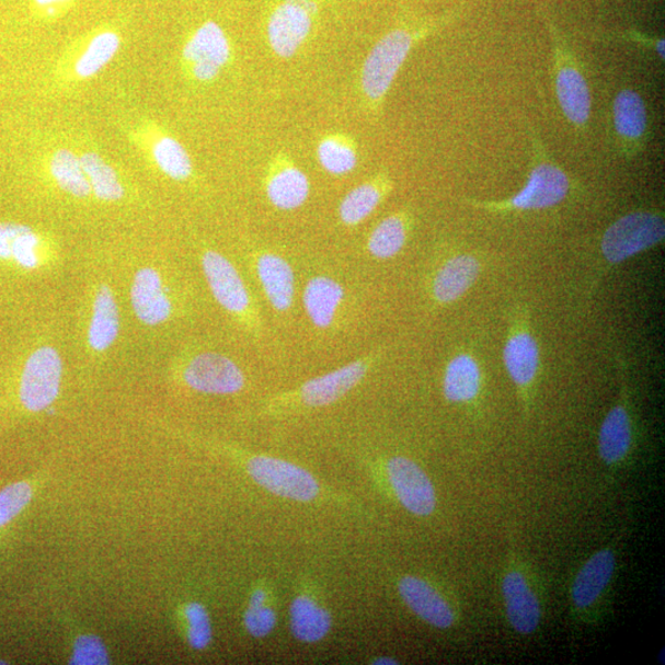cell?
<instances>
[{
  "instance_id": "cell-1",
  "label": "cell",
  "mask_w": 665,
  "mask_h": 665,
  "mask_svg": "<svg viewBox=\"0 0 665 665\" xmlns=\"http://www.w3.org/2000/svg\"><path fill=\"white\" fill-rule=\"evenodd\" d=\"M503 363L521 403L525 409H529L538 386L542 357L531 323L530 309L526 303L515 305L509 313Z\"/></svg>"
},
{
  "instance_id": "cell-2",
  "label": "cell",
  "mask_w": 665,
  "mask_h": 665,
  "mask_svg": "<svg viewBox=\"0 0 665 665\" xmlns=\"http://www.w3.org/2000/svg\"><path fill=\"white\" fill-rule=\"evenodd\" d=\"M665 238L664 216L660 211H634L618 218L601 236L600 273H607L632 257L653 250Z\"/></svg>"
},
{
  "instance_id": "cell-3",
  "label": "cell",
  "mask_w": 665,
  "mask_h": 665,
  "mask_svg": "<svg viewBox=\"0 0 665 665\" xmlns=\"http://www.w3.org/2000/svg\"><path fill=\"white\" fill-rule=\"evenodd\" d=\"M381 359L380 352H371L345 364L337 369L313 377L297 389L277 397L276 406H301V409H321L343 399L356 389Z\"/></svg>"
},
{
  "instance_id": "cell-4",
  "label": "cell",
  "mask_w": 665,
  "mask_h": 665,
  "mask_svg": "<svg viewBox=\"0 0 665 665\" xmlns=\"http://www.w3.org/2000/svg\"><path fill=\"white\" fill-rule=\"evenodd\" d=\"M422 34L409 28H394L372 47L362 72V88L367 102L379 105L383 101Z\"/></svg>"
},
{
  "instance_id": "cell-5",
  "label": "cell",
  "mask_w": 665,
  "mask_h": 665,
  "mask_svg": "<svg viewBox=\"0 0 665 665\" xmlns=\"http://www.w3.org/2000/svg\"><path fill=\"white\" fill-rule=\"evenodd\" d=\"M571 188V179L562 168L541 162L531 169L521 191L512 197L502 202H471V205L495 214L539 211L563 203Z\"/></svg>"
},
{
  "instance_id": "cell-6",
  "label": "cell",
  "mask_w": 665,
  "mask_h": 665,
  "mask_svg": "<svg viewBox=\"0 0 665 665\" xmlns=\"http://www.w3.org/2000/svg\"><path fill=\"white\" fill-rule=\"evenodd\" d=\"M200 263L216 302L246 329H256L260 325V317L256 314L251 293L236 265L215 250H204Z\"/></svg>"
},
{
  "instance_id": "cell-7",
  "label": "cell",
  "mask_w": 665,
  "mask_h": 665,
  "mask_svg": "<svg viewBox=\"0 0 665 665\" xmlns=\"http://www.w3.org/2000/svg\"><path fill=\"white\" fill-rule=\"evenodd\" d=\"M64 380V360L54 346L37 347L20 376L19 400L30 413H42L57 401Z\"/></svg>"
},
{
  "instance_id": "cell-8",
  "label": "cell",
  "mask_w": 665,
  "mask_h": 665,
  "mask_svg": "<svg viewBox=\"0 0 665 665\" xmlns=\"http://www.w3.org/2000/svg\"><path fill=\"white\" fill-rule=\"evenodd\" d=\"M252 480L277 497L311 502L319 497L320 484L309 471L272 456L253 455L245 460Z\"/></svg>"
},
{
  "instance_id": "cell-9",
  "label": "cell",
  "mask_w": 665,
  "mask_h": 665,
  "mask_svg": "<svg viewBox=\"0 0 665 665\" xmlns=\"http://www.w3.org/2000/svg\"><path fill=\"white\" fill-rule=\"evenodd\" d=\"M181 377L188 389L205 394H234L246 385L242 367L230 356L217 352L187 355L181 366Z\"/></svg>"
},
{
  "instance_id": "cell-10",
  "label": "cell",
  "mask_w": 665,
  "mask_h": 665,
  "mask_svg": "<svg viewBox=\"0 0 665 665\" xmlns=\"http://www.w3.org/2000/svg\"><path fill=\"white\" fill-rule=\"evenodd\" d=\"M319 12V0H280L266 25L273 51L282 58L295 56L309 38Z\"/></svg>"
},
{
  "instance_id": "cell-11",
  "label": "cell",
  "mask_w": 665,
  "mask_h": 665,
  "mask_svg": "<svg viewBox=\"0 0 665 665\" xmlns=\"http://www.w3.org/2000/svg\"><path fill=\"white\" fill-rule=\"evenodd\" d=\"M173 287L157 266L144 265L135 271L130 284V303L138 320L150 329L171 321L176 311Z\"/></svg>"
},
{
  "instance_id": "cell-12",
  "label": "cell",
  "mask_w": 665,
  "mask_h": 665,
  "mask_svg": "<svg viewBox=\"0 0 665 665\" xmlns=\"http://www.w3.org/2000/svg\"><path fill=\"white\" fill-rule=\"evenodd\" d=\"M615 359L620 382L619 400L605 416L598 438L600 458L608 465H618L627 459L633 445L628 362L620 352Z\"/></svg>"
},
{
  "instance_id": "cell-13",
  "label": "cell",
  "mask_w": 665,
  "mask_h": 665,
  "mask_svg": "<svg viewBox=\"0 0 665 665\" xmlns=\"http://www.w3.org/2000/svg\"><path fill=\"white\" fill-rule=\"evenodd\" d=\"M183 58L191 65L193 77L198 82H213L230 61L231 44L225 30L208 20L187 38Z\"/></svg>"
},
{
  "instance_id": "cell-14",
  "label": "cell",
  "mask_w": 665,
  "mask_h": 665,
  "mask_svg": "<svg viewBox=\"0 0 665 665\" xmlns=\"http://www.w3.org/2000/svg\"><path fill=\"white\" fill-rule=\"evenodd\" d=\"M483 261L473 253L452 254L432 274L428 291L431 301L438 307L459 302L479 282Z\"/></svg>"
},
{
  "instance_id": "cell-15",
  "label": "cell",
  "mask_w": 665,
  "mask_h": 665,
  "mask_svg": "<svg viewBox=\"0 0 665 665\" xmlns=\"http://www.w3.org/2000/svg\"><path fill=\"white\" fill-rule=\"evenodd\" d=\"M386 471L397 500L406 511L419 516L434 513L435 489L419 463L404 456H393L387 461Z\"/></svg>"
},
{
  "instance_id": "cell-16",
  "label": "cell",
  "mask_w": 665,
  "mask_h": 665,
  "mask_svg": "<svg viewBox=\"0 0 665 665\" xmlns=\"http://www.w3.org/2000/svg\"><path fill=\"white\" fill-rule=\"evenodd\" d=\"M84 341L95 355L111 352L122 334V311L115 291L106 284L95 287L89 303Z\"/></svg>"
},
{
  "instance_id": "cell-17",
  "label": "cell",
  "mask_w": 665,
  "mask_h": 665,
  "mask_svg": "<svg viewBox=\"0 0 665 665\" xmlns=\"http://www.w3.org/2000/svg\"><path fill=\"white\" fill-rule=\"evenodd\" d=\"M254 271L265 299L277 313H289L295 303L296 275L280 254L262 251L254 255Z\"/></svg>"
},
{
  "instance_id": "cell-18",
  "label": "cell",
  "mask_w": 665,
  "mask_h": 665,
  "mask_svg": "<svg viewBox=\"0 0 665 665\" xmlns=\"http://www.w3.org/2000/svg\"><path fill=\"white\" fill-rule=\"evenodd\" d=\"M311 185L306 173L289 157L277 156L265 179V194L283 211L301 207L309 198Z\"/></svg>"
},
{
  "instance_id": "cell-19",
  "label": "cell",
  "mask_w": 665,
  "mask_h": 665,
  "mask_svg": "<svg viewBox=\"0 0 665 665\" xmlns=\"http://www.w3.org/2000/svg\"><path fill=\"white\" fill-rule=\"evenodd\" d=\"M484 372L474 353L456 352L446 362L443 374V393L446 401L455 404H472L480 399Z\"/></svg>"
},
{
  "instance_id": "cell-20",
  "label": "cell",
  "mask_w": 665,
  "mask_h": 665,
  "mask_svg": "<svg viewBox=\"0 0 665 665\" xmlns=\"http://www.w3.org/2000/svg\"><path fill=\"white\" fill-rule=\"evenodd\" d=\"M502 592L513 629L521 634L535 632L541 621V604L525 573L519 570L506 573Z\"/></svg>"
},
{
  "instance_id": "cell-21",
  "label": "cell",
  "mask_w": 665,
  "mask_h": 665,
  "mask_svg": "<svg viewBox=\"0 0 665 665\" xmlns=\"http://www.w3.org/2000/svg\"><path fill=\"white\" fill-rule=\"evenodd\" d=\"M402 600L420 619L440 630L450 629L455 614L443 594L415 575H404L399 582Z\"/></svg>"
},
{
  "instance_id": "cell-22",
  "label": "cell",
  "mask_w": 665,
  "mask_h": 665,
  "mask_svg": "<svg viewBox=\"0 0 665 665\" xmlns=\"http://www.w3.org/2000/svg\"><path fill=\"white\" fill-rule=\"evenodd\" d=\"M0 261L26 272L39 270L46 261L43 237L26 225L0 222Z\"/></svg>"
},
{
  "instance_id": "cell-23",
  "label": "cell",
  "mask_w": 665,
  "mask_h": 665,
  "mask_svg": "<svg viewBox=\"0 0 665 665\" xmlns=\"http://www.w3.org/2000/svg\"><path fill=\"white\" fill-rule=\"evenodd\" d=\"M303 309L317 330H330L345 300L344 287L333 277L314 275L303 290Z\"/></svg>"
},
{
  "instance_id": "cell-24",
  "label": "cell",
  "mask_w": 665,
  "mask_h": 665,
  "mask_svg": "<svg viewBox=\"0 0 665 665\" xmlns=\"http://www.w3.org/2000/svg\"><path fill=\"white\" fill-rule=\"evenodd\" d=\"M555 96L563 115L575 126L588 123L592 113L591 89L574 65H561L555 71Z\"/></svg>"
},
{
  "instance_id": "cell-25",
  "label": "cell",
  "mask_w": 665,
  "mask_h": 665,
  "mask_svg": "<svg viewBox=\"0 0 665 665\" xmlns=\"http://www.w3.org/2000/svg\"><path fill=\"white\" fill-rule=\"evenodd\" d=\"M615 565V554L611 550H601L585 562L573 582L572 599L578 609H588L601 597L611 582Z\"/></svg>"
},
{
  "instance_id": "cell-26",
  "label": "cell",
  "mask_w": 665,
  "mask_h": 665,
  "mask_svg": "<svg viewBox=\"0 0 665 665\" xmlns=\"http://www.w3.org/2000/svg\"><path fill=\"white\" fill-rule=\"evenodd\" d=\"M393 187L389 175L381 173L357 185L347 193L340 205V218L346 226H357L367 220L389 196Z\"/></svg>"
},
{
  "instance_id": "cell-27",
  "label": "cell",
  "mask_w": 665,
  "mask_h": 665,
  "mask_svg": "<svg viewBox=\"0 0 665 665\" xmlns=\"http://www.w3.org/2000/svg\"><path fill=\"white\" fill-rule=\"evenodd\" d=\"M412 216L406 211L391 214L377 225L367 240V251L377 261H390L409 242Z\"/></svg>"
},
{
  "instance_id": "cell-28",
  "label": "cell",
  "mask_w": 665,
  "mask_h": 665,
  "mask_svg": "<svg viewBox=\"0 0 665 665\" xmlns=\"http://www.w3.org/2000/svg\"><path fill=\"white\" fill-rule=\"evenodd\" d=\"M290 619L294 637L306 643L322 641L332 629L330 611L309 595H299L294 599Z\"/></svg>"
},
{
  "instance_id": "cell-29",
  "label": "cell",
  "mask_w": 665,
  "mask_h": 665,
  "mask_svg": "<svg viewBox=\"0 0 665 665\" xmlns=\"http://www.w3.org/2000/svg\"><path fill=\"white\" fill-rule=\"evenodd\" d=\"M615 130L624 141L638 142L647 131L649 116L642 96L624 89L615 98L612 105Z\"/></svg>"
},
{
  "instance_id": "cell-30",
  "label": "cell",
  "mask_w": 665,
  "mask_h": 665,
  "mask_svg": "<svg viewBox=\"0 0 665 665\" xmlns=\"http://www.w3.org/2000/svg\"><path fill=\"white\" fill-rule=\"evenodd\" d=\"M122 47V37L114 28H102L88 39L81 56L74 65V72L79 78L89 79L113 61Z\"/></svg>"
},
{
  "instance_id": "cell-31",
  "label": "cell",
  "mask_w": 665,
  "mask_h": 665,
  "mask_svg": "<svg viewBox=\"0 0 665 665\" xmlns=\"http://www.w3.org/2000/svg\"><path fill=\"white\" fill-rule=\"evenodd\" d=\"M48 168L59 191L76 198H87L93 195L81 156H77L67 148H61L53 154Z\"/></svg>"
},
{
  "instance_id": "cell-32",
  "label": "cell",
  "mask_w": 665,
  "mask_h": 665,
  "mask_svg": "<svg viewBox=\"0 0 665 665\" xmlns=\"http://www.w3.org/2000/svg\"><path fill=\"white\" fill-rule=\"evenodd\" d=\"M81 161L96 200L108 204L123 200L125 187L122 179L103 157L95 152H87L81 156Z\"/></svg>"
},
{
  "instance_id": "cell-33",
  "label": "cell",
  "mask_w": 665,
  "mask_h": 665,
  "mask_svg": "<svg viewBox=\"0 0 665 665\" xmlns=\"http://www.w3.org/2000/svg\"><path fill=\"white\" fill-rule=\"evenodd\" d=\"M317 158L326 173L336 176L349 174L357 165L356 144L346 135L325 136L317 147Z\"/></svg>"
},
{
  "instance_id": "cell-34",
  "label": "cell",
  "mask_w": 665,
  "mask_h": 665,
  "mask_svg": "<svg viewBox=\"0 0 665 665\" xmlns=\"http://www.w3.org/2000/svg\"><path fill=\"white\" fill-rule=\"evenodd\" d=\"M156 165L175 182L187 181L193 174V162L185 147L171 136L157 138L152 146Z\"/></svg>"
},
{
  "instance_id": "cell-35",
  "label": "cell",
  "mask_w": 665,
  "mask_h": 665,
  "mask_svg": "<svg viewBox=\"0 0 665 665\" xmlns=\"http://www.w3.org/2000/svg\"><path fill=\"white\" fill-rule=\"evenodd\" d=\"M186 622V639L188 646L195 651H204L213 641V623L210 615L202 603H187L184 607Z\"/></svg>"
},
{
  "instance_id": "cell-36",
  "label": "cell",
  "mask_w": 665,
  "mask_h": 665,
  "mask_svg": "<svg viewBox=\"0 0 665 665\" xmlns=\"http://www.w3.org/2000/svg\"><path fill=\"white\" fill-rule=\"evenodd\" d=\"M33 498V485L26 481L10 483L0 491V529L22 514Z\"/></svg>"
},
{
  "instance_id": "cell-37",
  "label": "cell",
  "mask_w": 665,
  "mask_h": 665,
  "mask_svg": "<svg viewBox=\"0 0 665 665\" xmlns=\"http://www.w3.org/2000/svg\"><path fill=\"white\" fill-rule=\"evenodd\" d=\"M68 663L73 665L108 664V653L104 641L95 634H81L74 641Z\"/></svg>"
},
{
  "instance_id": "cell-38",
  "label": "cell",
  "mask_w": 665,
  "mask_h": 665,
  "mask_svg": "<svg viewBox=\"0 0 665 665\" xmlns=\"http://www.w3.org/2000/svg\"><path fill=\"white\" fill-rule=\"evenodd\" d=\"M276 621V612L265 604L257 605V607L248 605L244 614V627L253 638H266L275 629Z\"/></svg>"
},
{
  "instance_id": "cell-39",
  "label": "cell",
  "mask_w": 665,
  "mask_h": 665,
  "mask_svg": "<svg viewBox=\"0 0 665 665\" xmlns=\"http://www.w3.org/2000/svg\"><path fill=\"white\" fill-rule=\"evenodd\" d=\"M74 0H32L35 12L44 19H56L73 4Z\"/></svg>"
},
{
  "instance_id": "cell-40",
  "label": "cell",
  "mask_w": 665,
  "mask_h": 665,
  "mask_svg": "<svg viewBox=\"0 0 665 665\" xmlns=\"http://www.w3.org/2000/svg\"><path fill=\"white\" fill-rule=\"evenodd\" d=\"M266 599V592L263 589H256L251 595L250 605H252V607H257V605H264Z\"/></svg>"
},
{
  "instance_id": "cell-41",
  "label": "cell",
  "mask_w": 665,
  "mask_h": 665,
  "mask_svg": "<svg viewBox=\"0 0 665 665\" xmlns=\"http://www.w3.org/2000/svg\"><path fill=\"white\" fill-rule=\"evenodd\" d=\"M374 664L377 665H393V664H399V662H397L394 658L392 657H380V658H376L374 662Z\"/></svg>"
},
{
  "instance_id": "cell-42",
  "label": "cell",
  "mask_w": 665,
  "mask_h": 665,
  "mask_svg": "<svg viewBox=\"0 0 665 665\" xmlns=\"http://www.w3.org/2000/svg\"><path fill=\"white\" fill-rule=\"evenodd\" d=\"M657 48V53L658 55L662 57V59H664V39H660V42L656 45Z\"/></svg>"
}]
</instances>
